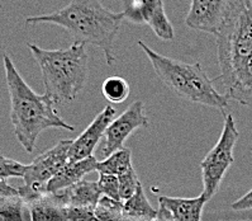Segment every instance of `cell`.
<instances>
[{"instance_id":"1","label":"cell","mask_w":252,"mask_h":221,"mask_svg":"<svg viewBox=\"0 0 252 221\" xmlns=\"http://www.w3.org/2000/svg\"><path fill=\"white\" fill-rule=\"evenodd\" d=\"M123 21V13L107 9L100 0H71L56 12L30 17L26 23L56 24L65 28L75 42L100 48L108 65H112L116 61L113 47Z\"/></svg>"},{"instance_id":"2","label":"cell","mask_w":252,"mask_h":221,"mask_svg":"<svg viewBox=\"0 0 252 221\" xmlns=\"http://www.w3.org/2000/svg\"><path fill=\"white\" fill-rule=\"evenodd\" d=\"M3 64L10 97V120L14 126L15 138L26 151H34L37 139L45 130L74 131V126L59 116L54 102L46 94L39 96L31 89L8 55H4Z\"/></svg>"},{"instance_id":"3","label":"cell","mask_w":252,"mask_h":221,"mask_svg":"<svg viewBox=\"0 0 252 221\" xmlns=\"http://www.w3.org/2000/svg\"><path fill=\"white\" fill-rule=\"evenodd\" d=\"M39 65L45 94L55 106L71 103L81 92L89 75V55L86 45L74 42L65 50H45L27 43Z\"/></svg>"},{"instance_id":"4","label":"cell","mask_w":252,"mask_h":221,"mask_svg":"<svg viewBox=\"0 0 252 221\" xmlns=\"http://www.w3.org/2000/svg\"><path fill=\"white\" fill-rule=\"evenodd\" d=\"M138 46L149 57L158 79L179 98L220 110L228 106L229 99L225 94L218 93L213 80L209 79L199 63L187 64L163 56L143 41H138Z\"/></svg>"},{"instance_id":"5","label":"cell","mask_w":252,"mask_h":221,"mask_svg":"<svg viewBox=\"0 0 252 221\" xmlns=\"http://www.w3.org/2000/svg\"><path fill=\"white\" fill-rule=\"evenodd\" d=\"M217 55L223 85L252 55V0H233L231 13L217 35Z\"/></svg>"},{"instance_id":"6","label":"cell","mask_w":252,"mask_h":221,"mask_svg":"<svg viewBox=\"0 0 252 221\" xmlns=\"http://www.w3.org/2000/svg\"><path fill=\"white\" fill-rule=\"evenodd\" d=\"M238 130L232 114H225L223 131L216 147L200 163L203 178V196L208 200L218 192L223 178L234 163L233 150L238 140Z\"/></svg>"},{"instance_id":"7","label":"cell","mask_w":252,"mask_h":221,"mask_svg":"<svg viewBox=\"0 0 252 221\" xmlns=\"http://www.w3.org/2000/svg\"><path fill=\"white\" fill-rule=\"evenodd\" d=\"M71 145L72 140H61L27 165L23 177L24 185L18 188L21 197L27 205L47 193L48 183L68 161Z\"/></svg>"},{"instance_id":"8","label":"cell","mask_w":252,"mask_h":221,"mask_svg":"<svg viewBox=\"0 0 252 221\" xmlns=\"http://www.w3.org/2000/svg\"><path fill=\"white\" fill-rule=\"evenodd\" d=\"M123 18L136 24L149 26L158 38L172 41L175 32L165 12L163 0H123Z\"/></svg>"},{"instance_id":"9","label":"cell","mask_w":252,"mask_h":221,"mask_svg":"<svg viewBox=\"0 0 252 221\" xmlns=\"http://www.w3.org/2000/svg\"><path fill=\"white\" fill-rule=\"evenodd\" d=\"M149 118L145 113V105L143 102L136 101L132 103L127 110L116 120H113L109 127L105 131V140L101 147V155L108 158L113 152L123 149L126 140H127L137 129L147 127Z\"/></svg>"},{"instance_id":"10","label":"cell","mask_w":252,"mask_h":221,"mask_svg":"<svg viewBox=\"0 0 252 221\" xmlns=\"http://www.w3.org/2000/svg\"><path fill=\"white\" fill-rule=\"evenodd\" d=\"M233 0H190L185 24L191 30L218 35L231 13Z\"/></svg>"},{"instance_id":"11","label":"cell","mask_w":252,"mask_h":221,"mask_svg":"<svg viewBox=\"0 0 252 221\" xmlns=\"http://www.w3.org/2000/svg\"><path fill=\"white\" fill-rule=\"evenodd\" d=\"M116 116V110L112 106H107L101 110L94 121L85 129V131L72 141V145L68 151V161H80L93 156L95 147L98 145L103 135L113 122Z\"/></svg>"},{"instance_id":"12","label":"cell","mask_w":252,"mask_h":221,"mask_svg":"<svg viewBox=\"0 0 252 221\" xmlns=\"http://www.w3.org/2000/svg\"><path fill=\"white\" fill-rule=\"evenodd\" d=\"M207 198L200 194L195 198L158 197V219L162 221H200Z\"/></svg>"},{"instance_id":"13","label":"cell","mask_w":252,"mask_h":221,"mask_svg":"<svg viewBox=\"0 0 252 221\" xmlns=\"http://www.w3.org/2000/svg\"><path fill=\"white\" fill-rule=\"evenodd\" d=\"M54 196L63 207L95 210L101 198V192L98 182L83 180L67 188L55 192Z\"/></svg>"},{"instance_id":"14","label":"cell","mask_w":252,"mask_h":221,"mask_svg":"<svg viewBox=\"0 0 252 221\" xmlns=\"http://www.w3.org/2000/svg\"><path fill=\"white\" fill-rule=\"evenodd\" d=\"M96 165H98V160L95 159L94 155L80 161H67L65 167L48 183L47 193H55V192L81 182L86 174L96 171Z\"/></svg>"},{"instance_id":"15","label":"cell","mask_w":252,"mask_h":221,"mask_svg":"<svg viewBox=\"0 0 252 221\" xmlns=\"http://www.w3.org/2000/svg\"><path fill=\"white\" fill-rule=\"evenodd\" d=\"M224 89L227 98L252 108V55L232 75Z\"/></svg>"},{"instance_id":"16","label":"cell","mask_w":252,"mask_h":221,"mask_svg":"<svg viewBox=\"0 0 252 221\" xmlns=\"http://www.w3.org/2000/svg\"><path fill=\"white\" fill-rule=\"evenodd\" d=\"M123 221H156L158 210L154 209L147 200L141 183L136 193L126 202H123Z\"/></svg>"},{"instance_id":"17","label":"cell","mask_w":252,"mask_h":221,"mask_svg":"<svg viewBox=\"0 0 252 221\" xmlns=\"http://www.w3.org/2000/svg\"><path fill=\"white\" fill-rule=\"evenodd\" d=\"M31 221H67L66 207L57 201L54 193H46L28 203Z\"/></svg>"},{"instance_id":"18","label":"cell","mask_w":252,"mask_h":221,"mask_svg":"<svg viewBox=\"0 0 252 221\" xmlns=\"http://www.w3.org/2000/svg\"><path fill=\"white\" fill-rule=\"evenodd\" d=\"M132 152L129 149L118 150L113 152L112 155L104 159L103 161H98L96 172L99 176H114L121 177L128 171L132 169Z\"/></svg>"},{"instance_id":"19","label":"cell","mask_w":252,"mask_h":221,"mask_svg":"<svg viewBox=\"0 0 252 221\" xmlns=\"http://www.w3.org/2000/svg\"><path fill=\"white\" fill-rule=\"evenodd\" d=\"M101 92H103L105 99H108L110 103L119 105L129 97L131 88L126 79L121 78V76H110L104 80L103 85H101Z\"/></svg>"},{"instance_id":"20","label":"cell","mask_w":252,"mask_h":221,"mask_svg":"<svg viewBox=\"0 0 252 221\" xmlns=\"http://www.w3.org/2000/svg\"><path fill=\"white\" fill-rule=\"evenodd\" d=\"M24 205L26 201L21 194L0 196V219L3 221H24Z\"/></svg>"},{"instance_id":"21","label":"cell","mask_w":252,"mask_h":221,"mask_svg":"<svg viewBox=\"0 0 252 221\" xmlns=\"http://www.w3.org/2000/svg\"><path fill=\"white\" fill-rule=\"evenodd\" d=\"M95 216L99 221H123V202L101 196L95 207Z\"/></svg>"},{"instance_id":"22","label":"cell","mask_w":252,"mask_h":221,"mask_svg":"<svg viewBox=\"0 0 252 221\" xmlns=\"http://www.w3.org/2000/svg\"><path fill=\"white\" fill-rule=\"evenodd\" d=\"M119 180V193H121V201L126 202L136 193L138 185L141 184L138 177H137L136 172L132 168L131 171H128L123 176L118 177Z\"/></svg>"},{"instance_id":"23","label":"cell","mask_w":252,"mask_h":221,"mask_svg":"<svg viewBox=\"0 0 252 221\" xmlns=\"http://www.w3.org/2000/svg\"><path fill=\"white\" fill-rule=\"evenodd\" d=\"M26 171H27V165L5 156H0V180H6L10 177L23 178Z\"/></svg>"},{"instance_id":"24","label":"cell","mask_w":252,"mask_h":221,"mask_svg":"<svg viewBox=\"0 0 252 221\" xmlns=\"http://www.w3.org/2000/svg\"><path fill=\"white\" fill-rule=\"evenodd\" d=\"M101 196L109 197L112 200L121 201V193H119V180L118 177L114 176H99L96 181ZM122 202V201H121Z\"/></svg>"},{"instance_id":"25","label":"cell","mask_w":252,"mask_h":221,"mask_svg":"<svg viewBox=\"0 0 252 221\" xmlns=\"http://www.w3.org/2000/svg\"><path fill=\"white\" fill-rule=\"evenodd\" d=\"M94 211L95 210L90 209L66 207V216H67V221H99Z\"/></svg>"},{"instance_id":"26","label":"cell","mask_w":252,"mask_h":221,"mask_svg":"<svg viewBox=\"0 0 252 221\" xmlns=\"http://www.w3.org/2000/svg\"><path fill=\"white\" fill-rule=\"evenodd\" d=\"M232 209L236 211H247V210H252V189L247 192L243 197L237 200L236 202L232 203Z\"/></svg>"},{"instance_id":"27","label":"cell","mask_w":252,"mask_h":221,"mask_svg":"<svg viewBox=\"0 0 252 221\" xmlns=\"http://www.w3.org/2000/svg\"><path fill=\"white\" fill-rule=\"evenodd\" d=\"M12 194H19V189L8 184L5 180H0V196H12Z\"/></svg>"},{"instance_id":"28","label":"cell","mask_w":252,"mask_h":221,"mask_svg":"<svg viewBox=\"0 0 252 221\" xmlns=\"http://www.w3.org/2000/svg\"><path fill=\"white\" fill-rule=\"evenodd\" d=\"M0 221H3V220H1V219H0Z\"/></svg>"},{"instance_id":"29","label":"cell","mask_w":252,"mask_h":221,"mask_svg":"<svg viewBox=\"0 0 252 221\" xmlns=\"http://www.w3.org/2000/svg\"><path fill=\"white\" fill-rule=\"evenodd\" d=\"M251 152H252V147H251Z\"/></svg>"}]
</instances>
